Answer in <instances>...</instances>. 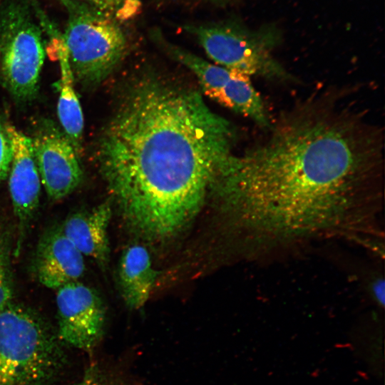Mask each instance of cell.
Segmentation results:
<instances>
[{"instance_id": "19", "label": "cell", "mask_w": 385, "mask_h": 385, "mask_svg": "<svg viewBox=\"0 0 385 385\" xmlns=\"http://www.w3.org/2000/svg\"><path fill=\"white\" fill-rule=\"evenodd\" d=\"M371 293L374 299L381 307L384 305V280L381 277H377L372 281L371 284Z\"/></svg>"}, {"instance_id": "7", "label": "cell", "mask_w": 385, "mask_h": 385, "mask_svg": "<svg viewBox=\"0 0 385 385\" xmlns=\"http://www.w3.org/2000/svg\"><path fill=\"white\" fill-rule=\"evenodd\" d=\"M166 52L187 67L197 77L204 93L230 110L252 119L268 129L272 123L260 93L250 76L208 62L200 57L155 36Z\"/></svg>"}, {"instance_id": "10", "label": "cell", "mask_w": 385, "mask_h": 385, "mask_svg": "<svg viewBox=\"0 0 385 385\" xmlns=\"http://www.w3.org/2000/svg\"><path fill=\"white\" fill-rule=\"evenodd\" d=\"M6 130L13 151L9 187L19 225L16 248L18 253L25 232L37 210L41 183L31 138L12 125L6 124Z\"/></svg>"}, {"instance_id": "3", "label": "cell", "mask_w": 385, "mask_h": 385, "mask_svg": "<svg viewBox=\"0 0 385 385\" xmlns=\"http://www.w3.org/2000/svg\"><path fill=\"white\" fill-rule=\"evenodd\" d=\"M57 334L36 313L11 301L0 310V385H45L65 357Z\"/></svg>"}, {"instance_id": "5", "label": "cell", "mask_w": 385, "mask_h": 385, "mask_svg": "<svg viewBox=\"0 0 385 385\" xmlns=\"http://www.w3.org/2000/svg\"><path fill=\"white\" fill-rule=\"evenodd\" d=\"M36 0L0 1V82L20 103L37 96L46 48Z\"/></svg>"}, {"instance_id": "14", "label": "cell", "mask_w": 385, "mask_h": 385, "mask_svg": "<svg viewBox=\"0 0 385 385\" xmlns=\"http://www.w3.org/2000/svg\"><path fill=\"white\" fill-rule=\"evenodd\" d=\"M158 272L145 247L135 244L123 252L118 266L120 294L130 309L143 307L150 297Z\"/></svg>"}, {"instance_id": "1", "label": "cell", "mask_w": 385, "mask_h": 385, "mask_svg": "<svg viewBox=\"0 0 385 385\" xmlns=\"http://www.w3.org/2000/svg\"><path fill=\"white\" fill-rule=\"evenodd\" d=\"M267 139L235 155L212 192L254 258L329 237H379V129L322 96L284 112Z\"/></svg>"}, {"instance_id": "9", "label": "cell", "mask_w": 385, "mask_h": 385, "mask_svg": "<svg viewBox=\"0 0 385 385\" xmlns=\"http://www.w3.org/2000/svg\"><path fill=\"white\" fill-rule=\"evenodd\" d=\"M57 336L83 351L92 350L101 339L106 310L99 294L78 281L57 289Z\"/></svg>"}, {"instance_id": "13", "label": "cell", "mask_w": 385, "mask_h": 385, "mask_svg": "<svg viewBox=\"0 0 385 385\" xmlns=\"http://www.w3.org/2000/svg\"><path fill=\"white\" fill-rule=\"evenodd\" d=\"M44 32L49 37V48L52 50V53H55L61 69L60 93L57 105L58 117L62 130L80 157L82 152L83 115L75 91V82L66 50L61 37V32L53 22L44 28Z\"/></svg>"}, {"instance_id": "15", "label": "cell", "mask_w": 385, "mask_h": 385, "mask_svg": "<svg viewBox=\"0 0 385 385\" xmlns=\"http://www.w3.org/2000/svg\"><path fill=\"white\" fill-rule=\"evenodd\" d=\"M11 256L9 231L0 222V310L12 301L14 294Z\"/></svg>"}, {"instance_id": "16", "label": "cell", "mask_w": 385, "mask_h": 385, "mask_svg": "<svg viewBox=\"0 0 385 385\" xmlns=\"http://www.w3.org/2000/svg\"><path fill=\"white\" fill-rule=\"evenodd\" d=\"M88 5L117 20L128 21L140 10V0H75Z\"/></svg>"}, {"instance_id": "8", "label": "cell", "mask_w": 385, "mask_h": 385, "mask_svg": "<svg viewBox=\"0 0 385 385\" xmlns=\"http://www.w3.org/2000/svg\"><path fill=\"white\" fill-rule=\"evenodd\" d=\"M30 138L47 195L53 200L66 197L83 180L80 157L74 147L62 128L49 118L38 120Z\"/></svg>"}, {"instance_id": "17", "label": "cell", "mask_w": 385, "mask_h": 385, "mask_svg": "<svg viewBox=\"0 0 385 385\" xmlns=\"http://www.w3.org/2000/svg\"><path fill=\"white\" fill-rule=\"evenodd\" d=\"M71 385H126L118 376L108 374L96 364L87 368L80 380Z\"/></svg>"}, {"instance_id": "12", "label": "cell", "mask_w": 385, "mask_h": 385, "mask_svg": "<svg viewBox=\"0 0 385 385\" xmlns=\"http://www.w3.org/2000/svg\"><path fill=\"white\" fill-rule=\"evenodd\" d=\"M112 215V202L106 201L88 210L70 215L61 229L80 252L94 260L101 267L110 255L108 227Z\"/></svg>"}, {"instance_id": "18", "label": "cell", "mask_w": 385, "mask_h": 385, "mask_svg": "<svg viewBox=\"0 0 385 385\" xmlns=\"http://www.w3.org/2000/svg\"><path fill=\"white\" fill-rule=\"evenodd\" d=\"M12 154L11 142L6 130V124L0 120V183L8 176Z\"/></svg>"}, {"instance_id": "6", "label": "cell", "mask_w": 385, "mask_h": 385, "mask_svg": "<svg viewBox=\"0 0 385 385\" xmlns=\"http://www.w3.org/2000/svg\"><path fill=\"white\" fill-rule=\"evenodd\" d=\"M207 56L217 65L249 76L288 82L293 76L275 58L271 35L230 25L190 26Z\"/></svg>"}, {"instance_id": "20", "label": "cell", "mask_w": 385, "mask_h": 385, "mask_svg": "<svg viewBox=\"0 0 385 385\" xmlns=\"http://www.w3.org/2000/svg\"><path fill=\"white\" fill-rule=\"evenodd\" d=\"M2 0H0V1H1Z\"/></svg>"}, {"instance_id": "2", "label": "cell", "mask_w": 385, "mask_h": 385, "mask_svg": "<svg viewBox=\"0 0 385 385\" xmlns=\"http://www.w3.org/2000/svg\"><path fill=\"white\" fill-rule=\"evenodd\" d=\"M231 123L195 90L145 75L126 88L96 158L128 230L152 243L197 216L235 155Z\"/></svg>"}, {"instance_id": "4", "label": "cell", "mask_w": 385, "mask_h": 385, "mask_svg": "<svg viewBox=\"0 0 385 385\" xmlns=\"http://www.w3.org/2000/svg\"><path fill=\"white\" fill-rule=\"evenodd\" d=\"M67 14L61 37L75 83L94 86L108 77L126 53L128 41L120 22L75 0H59Z\"/></svg>"}, {"instance_id": "11", "label": "cell", "mask_w": 385, "mask_h": 385, "mask_svg": "<svg viewBox=\"0 0 385 385\" xmlns=\"http://www.w3.org/2000/svg\"><path fill=\"white\" fill-rule=\"evenodd\" d=\"M34 266L39 282L56 290L78 281L85 272L84 256L65 235L61 227L49 229L41 237Z\"/></svg>"}]
</instances>
